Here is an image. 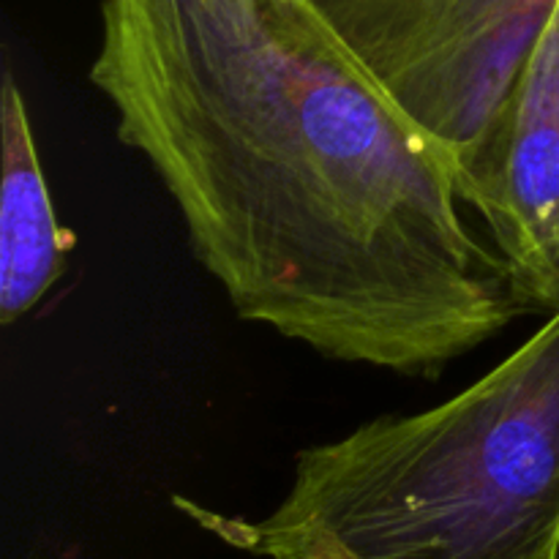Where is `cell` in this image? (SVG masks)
<instances>
[{
    "mask_svg": "<svg viewBox=\"0 0 559 559\" xmlns=\"http://www.w3.org/2000/svg\"><path fill=\"white\" fill-rule=\"evenodd\" d=\"M91 82L243 320L437 377L524 311L453 153L311 0H102Z\"/></svg>",
    "mask_w": 559,
    "mask_h": 559,
    "instance_id": "1",
    "label": "cell"
},
{
    "mask_svg": "<svg viewBox=\"0 0 559 559\" xmlns=\"http://www.w3.org/2000/svg\"><path fill=\"white\" fill-rule=\"evenodd\" d=\"M197 516L267 559H559V309L448 402L300 451L262 522Z\"/></svg>",
    "mask_w": 559,
    "mask_h": 559,
    "instance_id": "2",
    "label": "cell"
},
{
    "mask_svg": "<svg viewBox=\"0 0 559 559\" xmlns=\"http://www.w3.org/2000/svg\"><path fill=\"white\" fill-rule=\"evenodd\" d=\"M371 76L456 158L506 107L559 0H311Z\"/></svg>",
    "mask_w": 559,
    "mask_h": 559,
    "instance_id": "3",
    "label": "cell"
},
{
    "mask_svg": "<svg viewBox=\"0 0 559 559\" xmlns=\"http://www.w3.org/2000/svg\"><path fill=\"white\" fill-rule=\"evenodd\" d=\"M524 311L559 309V5L484 140L459 162Z\"/></svg>",
    "mask_w": 559,
    "mask_h": 559,
    "instance_id": "4",
    "label": "cell"
},
{
    "mask_svg": "<svg viewBox=\"0 0 559 559\" xmlns=\"http://www.w3.org/2000/svg\"><path fill=\"white\" fill-rule=\"evenodd\" d=\"M0 123V322L14 325L63 276L66 238L33 140L25 96L11 74L3 80Z\"/></svg>",
    "mask_w": 559,
    "mask_h": 559,
    "instance_id": "5",
    "label": "cell"
}]
</instances>
